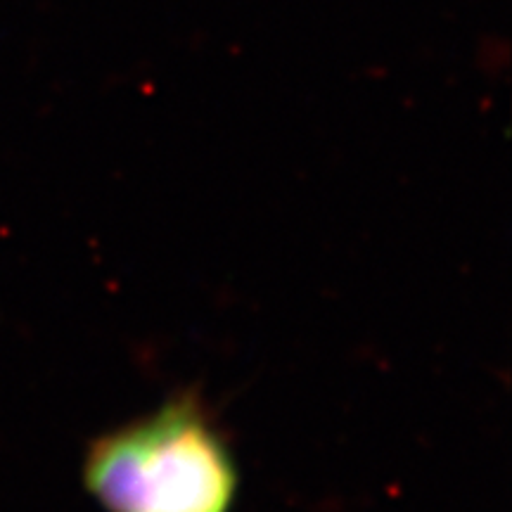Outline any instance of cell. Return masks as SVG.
Masks as SVG:
<instances>
[{
    "label": "cell",
    "mask_w": 512,
    "mask_h": 512,
    "mask_svg": "<svg viewBox=\"0 0 512 512\" xmlns=\"http://www.w3.org/2000/svg\"><path fill=\"white\" fill-rule=\"evenodd\" d=\"M83 484L107 512H230L238 465L204 401L183 394L93 439Z\"/></svg>",
    "instance_id": "6da1fadb"
}]
</instances>
